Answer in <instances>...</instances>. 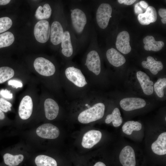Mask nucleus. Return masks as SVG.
I'll use <instances>...</instances> for the list:
<instances>
[{
    "label": "nucleus",
    "mask_w": 166,
    "mask_h": 166,
    "mask_svg": "<svg viewBox=\"0 0 166 166\" xmlns=\"http://www.w3.org/2000/svg\"><path fill=\"white\" fill-rule=\"evenodd\" d=\"M69 24L81 47L90 40L92 34L91 16L88 9L79 3H74L70 10Z\"/></svg>",
    "instance_id": "f257e3e1"
},
{
    "label": "nucleus",
    "mask_w": 166,
    "mask_h": 166,
    "mask_svg": "<svg viewBox=\"0 0 166 166\" xmlns=\"http://www.w3.org/2000/svg\"><path fill=\"white\" fill-rule=\"evenodd\" d=\"M61 52L66 58H70L74 52L81 48L80 45L69 24L64 32L60 44Z\"/></svg>",
    "instance_id": "f03ea898"
},
{
    "label": "nucleus",
    "mask_w": 166,
    "mask_h": 166,
    "mask_svg": "<svg viewBox=\"0 0 166 166\" xmlns=\"http://www.w3.org/2000/svg\"><path fill=\"white\" fill-rule=\"evenodd\" d=\"M85 57L84 65L88 70L96 75L101 71V61L98 52L94 49V40L92 36Z\"/></svg>",
    "instance_id": "7ed1b4c3"
},
{
    "label": "nucleus",
    "mask_w": 166,
    "mask_h": 166,
    "mask_svg": "<svg viewBox=\"0 0 166 166\" xmlns=\"http://www.w3.org/2000/svg\"><path fill=\"white\" fill-rule=\"evenodd\" d=\"M105 105L102 103H98L85 109L79 114L78 121L82 124H87L101 119L104 116Z\"/></svg>",
    "instance_id": "20e7f679"
},
{
    "label": "nucleus",
    "mask_w": 166,
    "mask_h": 166,
    "mask_svg": "<svg viewBox=\"0 0 166 166\" xmlns=\"http://www.w3.org/2000/svg\"><path fill=\"white\" fill-rule=\"evenodd\" d=\"M112 8L108 3H102L98 6L96 13V20L98 26L104 29L108 26L112 17Z\"/></svg>",
    "instance_id": "39448f33"
},
{
    "label": "nucleus",
    "mask_w": 166,
    "mask_h": 166,
    "mask_svg": "<svg viewBox=\"0 0 166 166\" xmlns=\"http://www.w3.org/2000/svg\"><path fill=\"white\" fill-rule=\"evenodd\" d=\"M68 25L67 19L61 22L58 20L53 21L50 26V38L54 45H58L62 41L64 32Z\"/></svg>",
    "instance_id": "423d86ee"
},
{
    "label": "nucleus",
    "mask_w": 166,
    "mask_h": 166,
    "mask_svg": "<svg viewBox=\"0 0 166 166\" xmlns=\"http://www.w3.org/2000/svg\"><path fill=\"white\" fill-rule=\"evenodd\" d=\"M34 66L36 71L43 76H51L55 72L54 65L50 61L44 57L36 58L34 62Z\"/></svg>",
    "instance_id": "0eeeda50"
},
{
    "label": "nucleus",
    "mask_w": 166,
    "mask_h": 166,
    "mask_svg": "<svg viewBox=\"0 0 166 166\" xmlns=\"http://www.w3.org/2000/svg\"><path fill=\"white\" fill-rule=\"evenodd\" d=\"M50 26L48 21L41 20L35 25L34 34L36 40L41 43H45L50 38Z\"/></svg>",
    "instance_id": "6e6552de"
},
{
    "label": "nucleus",
    "mask_w": 166,
    "mask_h": 166,
    "mask_svg": "<svg viewBox=\"0 0 166 166\" xmlns=\"http://www.w3.org/2000/svg\"><path fill=\"white\" fill-rule=\"evenodd\" d=\"M65 74L67 79L77 87H82L87 84L81 70L73 66L67 67Z\"/></svg>",
    "instance_id": "1a4fd4ad"
},
{
    "label": "nucleus",
    "mask_w": 166,
    "mask_h": 166,
    "mask_svg": "<svg viewBox=\"0 0 166 166\" xmlns=\"http://www.w3.org/2000/svg\"><path fill=\"white\" fill-rule=\"evenodd\" d=\"M37 135L42 138L53 139L58 137L60 134L58 128L50 123L43 124L36 129Z\"/></svg>",
    "instance_id": "9d476101"
},
{
    "label": "nucleus",
    "mask_w": 166,
    "mask_h": 166,
    "mask_svg": "<svg viewBox=\"0 0 166 166\" xmlns=\"http://www.w3.org/2000/svg\"><path fill=\"white\" fill-rule=\"evenodd\" d=\"M33 103L31 97L26 95L22 99L18 108V114L22 120H26L31 116L33 112Z\"/></svg>",
    "instance_id": "9b49d317"
},
{
    "label": "nucleus",
    "mask_w": 166,
    "mask_h": 166,
    "mask_svg": "<svg viewBox=\"0 0 166 166\" xmlns=\"http://www.w3.org/2000/svg\"><path fill=\"white\" fill-rule=\"evenodd\" d=\"M145 101L136 97H128L121 100L120 102L121 108L126 111H130L144 107L146 105Z\"/></svg>",
    "instance_id": "f8f14e48"
},
{
    "label": "nucleus",
    "mask_w": 166,
    "mask_h": 166,
    "mask_svg": "<svg viewBox=\"0 0 166 166\" xmlns=\"http://www.w3.org/2000/svg\"><path fill=\"white\" fill-rule=\"evenodd\" d=\"M102 133L100 131L90 130L85 133L83 136L81 145L85 148H90L100 141Z\"/></svg>",
    "instance_id": "ddd939ff"
},
{
    "label": "nucleus",
    "mask_w": 166,
    "mask_h": 166,
    "mask_svg": "<svg viewBox=\"0 0 166 166\" xmlns=\"http://www.w3.org/2000/svg\"><path fill=\"white\" fill-rule=\"evenodd\" d=\"M120 163L123 166H135L136 161L134 151L130 146L127 145L121 150L119 155Z\"/></svg>",
    "instance_id": "4468645a"
},
{
    "label": "nucleus",
    "mask_w": 166,
    "mask_h": 166,
    "mask_svg": "<svg viewBox=\"0 0 166 166\" xmlns=\"http://www.w3.org/2000/svg\"><path fill=\"white\" fill-rule=\"evenodd\" d=\"M130 36L128 32L125 31L120 32L117 36L116 42L117 49L124 54L129 53L131 50L130 45Z\"/></svg>",
    "instance_id": "2eb2a0df"
},
{
    "label": "nucleus",
    "mask_w": 166,
    "mask_h": 166,
    "mask_svg": "<svg viewBox=\"0 0 166 166\" xmlns=\"http://www.w3.org/2000/svg\"><path fill=\"white\" fill-rule=\"evenodd\" d=\"M45 114L46 118L49 120L54 119L57 117L59 107L57 103L53 99H46L44 103Z\"/></svg>",
    "instance_id": "dca6fc26"
},
{
    "label": "nucleus",
    "mask_w": 166,
    "mask_h": 166,
    "mask_svg": "<svg viewBox=\"0 0 166 166\" xmlns=\"http://www.w3.org/2000/svg\"><path fill=\"white\" fill-rule=\"evenodd\" d=\"M136 76L144 93L148 95L152 94L153 92V83L148 76L140 71L137 72Z\"/></svg>",
    "instance_id": "f3484780"
},
{
    "label": "nucleus",
    "mask_w": 166,
    "mask_h": 166,
    "mask_svg": "<svg viewBox=\"0 0 166 166\" xmlns=\"http://www.w3.org/2000/svg\"><path fill=\"white\" fill-rule=\"evenodd\" d=\"M157 18L156 9L153 6H149L145 12L138 15L137 19L141 25H146L155 22Z\"/></svg>",
    "instance_id": "a211bd4d"
},
{
    "label": "nucleus",
    "mask_w": 166,
    "mask_h": 166,
    "mask_svg": "<svg viewBox=\"0 0 166 166\" xmlns=\"http://www.w3.org/2000/svg\"><path fill=\"white\" fill-rule=\"evenodd\" d=\"M106 56L109 63L115 67L121 66L126 61L124 56L113 48H111L107 51Z\"/></svg>",
    "instance_id": "6ab92c4d"
},
{
    "label": "nucleus",
    "mask_w": 166,
    "mask_h": 166,
    "mask_svg": "<svg viewBox=\"0 0 166 166\" xmlns=\"http://www.w3.org/2000/svg\"><path fill=\"white\" fill-rule=\"evenodd\" d=\"M151 149L155 154L164 155L166 154V132L161 133L151 145Z\"/></svg>",
    "instance_id": "aec40b11"
},
{
    "label": "nucleus",
    "mask_w": 166,
    "mask_h": 166,
    "mask_svg": "<svg viewBox=\"0 0 166 166\" xmlns=\"http://www.w3.org/2000/svg\"><path fill=\"white\" fill-rule=\"evenodd\" d=\"M141 64L144 68L148 69L154 75L157 74L163 68L161 61H156L152 57L150 56L147 57L146 61H143Z\"/></svg>",
    "instance_id": "412c9836"
},
{
    "label": "nucleus",
    "mask_w": 166,
    "mask_h": 166,
    "mask_svg": "<svg viewBox=\"0 0 166 166\" xmlns=\"http://www.w3.org/2000/svg\"><path fill=\"white\" fill-rule=\"evenodd\" d=\"M143 42L144 44V48L147 51H158L164 45V43L163 41H156L152 36H147L145 37L143 39Z\"/></svg>",
    "instance_id": "4be33fe9"
},
{
    "label": "nucleus",
    "mask_w": 166,
    "mask_h": 166,
    "mask_svg": "<svg viewBox=\"0 0 166 166\" xmlns=\"http://www.w3.org/2000/svg\"><path fill=\"white\" fill-rule=\"evenodd\" d=\"M5 164L8 166H16L23 160L24 156L22 154L13 155L9 153H6L3 155Z\"/></svg>",
    "instance_id": "5701e85b"
},
{
    "label": "nucleus",
    "mask_w": 166,
    "mask_h": 166,
    "mask_svg": "<svg viewBox=\"0 0 166 166\" xmlns=\"http://www.w3.org/2000/svg\"><path fill=\"white\" fill-rule=\"evenodd\" d=\"M121 114L119 109L117 108H115L111 114L108 115L105 119L106 124H108L111 122L115 127L120 126L122 123L123 119L121 116Z\"/></svg>",
    "instance_id": "b1692460"
},
{
    "label": "nucleus",
    "mask_w": 166,
    "mask_h": 166,
    "mask_svg": "<svg viewBox=\"0 0 166 166\" xmlns=\"http://www.w3.org/2000/svg\"><path fill=\"white\" fill-rule=\"evenodd\" d=\"M52 14V9L48 3L44 4L43 6H39L37 9L35 16L38 19L44 20L49 18Z\"/></svg>",
    "instance_id": "393cba45"
},
{
    "label": "nucleus",
    "mask_w": 166,
    "mask_h": 166,
    "mask_svg": "<svg viewBox=\"0 0 166 166\" xmlns=\"http://www.w3.org/2000/svg\"><path fill=\"white\" fill-rule=\"evenodd\" d=\"M37 166H57L56 160L53 158L44 155L37 156L35 159Z\"/></svg>",
    "instance_id": "a878e982"
},
{
    "label": "nucleus",
    "mask_w": 166,
    "mask_h": 166,
    "mask_svg": "<svg viewBox=\"0 0 166 166\" xmlns=\"http://www.w3.org/2000/svg\"><path fill=\"white\" fill-rule=\"evenodd\" d=\"M142 127L141 124L138 121H128L126 122L122 127L123 132L128 135H131L133 131L140 130Z\"/></svg>",
    "instance_id": "bb28decb"
},
{
    "label": "nucleus",
    "mask_w": 166,
    "mask_h": 166,
    "mask_svg": "<svg viewBox=\"0 0 166 166\" xmlns=\"http://www.w3.org/2000/svg\"><path fill=\"white\" fill-rule=\"evenodd\" d=\"M14 40L13 34L7 31L0 34V48L11 45Z\"/></svg>",
    "instance_id": "cd10ccee"
},
{
    "label": "nucleus",
    "mask_w": 166,
    "mask_h": 166,
    "mask_svg": "<svg viewBox=\"0 0 166 166\" xmlns=\"http://www.w3.org/2000/svg\"><path fill=\"white\" fill-rule=\"evenodd\" d=\"M14 74V71L11 68L7 66L0 67V84L11 78Z\"/></svg>",
    "instance_id": "c85d7f7f"
},
{
    "label": "nucleus",
    "mask_w": 166,
    "mask_h": 166,
    "mask_svg": "<svg viewBox=\"0 0 166 166\" xmlns=\"http://www.w3.org/2000/svg\"><path fill=\"white\" fill-rule=\"evenodd\" d=\"M166 78L159 79L154 86V90L157 95L160 97H162L164 95L163 89L166 87Z\"/></svg>",
    "instance_id": "c756f323"
},
{
    "label": "nucleus",
    "mask_w": 166,
    "mask_h": 166,
    "mask_svg": "<svg viewBox=\"0 0 166 166\" xmlns=\"http://www.w3.org/2000/svg\"><path fill=\"white\" fill-rule=\"evenodd\" d=\"M12 25V20L7 17L0 18V33L9 29Z\"/></svg>",
    "instance_id": "7c9ffc66"
},
{
    "label": "nucleus",
    "mask_w": 166,
    "mask_h": 166,
    "mask_svg": "<svg viewBox=\"0 0 166 166\" xmlns=\"http://www.w3.org/2000/svg\"><path fill=\"white\" fill-rule=\"evenodd\" d=\"M12 104L9 102L2 98H0V110L6 113L11 110Z\"/></svg>",
    "instance_id": "2f4dec72"
},
{
    "label": "nucleus",
    "mask_w": 166,
    "mask_h": 166,
    "mask_svg": "<svg viewBox=\"0 0 166 166\" xmlns=\"http://www.w3.org/2000/svg\"><path fill=\"white\" fill-rule=\"evenodd\" d=\"M8 84L16 88H21L23 86V84L21 82L15 80H10L8 82Z\"/></svg>",
    "instance_id": "473e14b6"
},
{
    "label": "nucleus",
    "mask_w": 166,
    "mask_h": 166,
    "mask_svg": "<svg viewBox=\"0 0 166 166\" xmlns=\"http://www.w3.org/2000/svg\"><path fill=\"white\" fill-rule=\"evenodd\" d=\"M0 95L2 97L7 99H11L13 97V94L10 91L7 89H2L0 91Z\"/></svg>",
    "instance_id": "72a5a7b5"
},
{
    "label": "nucleus",
    "mask_w": 166,
    "mask_h": 166,
    "mask_svg": "<svg viewBox=\"0 0 166 166\" xmlns=\"http://www.w3.org/2000/svg\"><path fill=\"white\" fill-rule=\"evenodd\" d=\"M142 8L140 5L139 2L136 3L135 6L134 7L135 13L138 14H143V10Z\"/></svg>",
    "instance_id": "f704fd0d"
},
{
    "label": "nucleus",
    "mask_w": 166,
    "mask_h": 166,
    "mask_svg": "<svg viewBox=\"0 0 166 166\" xmlns=\"http://www.w3.org/2000/svg\"><path fill=\"white\" fill-rule=\"evenodd\" d=\"M136 0H118V2L120 4L124 3L125 5H130L134 3Z\"/></svg>",
    "instance_id": "c9c22d12"
},
{
    "label": "nucleus",
    "mask_w": 166,
    "mask_h": 166,
    "mask_svg": "<svg viewBox=\"0 0 166 166\" xmlns=\"http://www.w3.org/2000/svg\"><path fill=\"white\" fill-rule=\"evenodd\" d=\"M158 14L162 18H166V9H160L158 11Z\"/></svg>",
    "instance_id": "e433bc0d"
},
{
    "label": "nucleus",
    "mask_w": 166,
    "mask_h": 166,
    "mask_svg": "<svg viewBox=\"0 0 166 166\" xmlns=\"http://www.w3.org/2000/svg\"><path fill=\"white\" fill-rule=\"evenodd\" d=\"M139 3L140 6L144 9H146V10L148 7V3L144 1H141L139 2Z\"/></svg>",
    "instance_id": "4c0bfd02"
},
{
    "label": "nucleus",
    "mask_w": 166,
    "mask_h": 166,
    "mask_svg": "<svg viewBox=\"0 0 166 166\" xmlns=\"http://www.w3.org/2000/svg\"><path fill=\"white\" fill-rule=\"evenodd\" d=\"M10 0H0V5H5L9 3Z\"/></svg>",
    "instance_id": "58836bf2"
},
{
    "label": "nucleus",
    "mask_w": 166,
    "mask_h": 166,
    "mask_svg": "<svg viewBox=\"0 0 166 166\" xmlns=\"http://www.w3.org/2000/svg\"><path fill=\"white\" fill-rule=\"evenodd\" d=\"M5 118V114L3 111L0 110V120H3Z\"/></svg>",
    "instance_id": "ea45409f"
},
{
    "label": "nucleus",
    "mask_w": 166,
    "mask_h": 166,
    "mask_svg": "<svg viewBox=\"0 0 166 166\" xmlns=\"http://www.w3.org/2000/svg\"><path fill=\"white\" fill-rule=\"evenodd\" d=\"M93 166H106L105 164L101 162H97Z\"/></svg>",
    "instance_id": "a19ab883"
},
{
    "label": "nucleus",
    "mask_w": 166,
    "mask_h": 166,
    "mask_svg": "<svg viewBox=\"0 0 166 166\" xmlns=\"http://www.w3.org/2000/svg\"><path fill=\"white\" fill-rule=\"evenodd\" d=\"M161 21L163 23L165 24L166 23V18H162L161 19Z\"/></svg>",
    "instance_id": "79ce46f5"
},
{
    "label": "nucleus",
    "mask_w": 166,
    "mask_h": 166,
    "mask_svg": "<svg viewBox=\"0 0 166 166\" xmlns=\"http://www.w3.org/2000/svg\"><path fill=\"white\" fill-rule=\"evenodd\" d=\"M88 105H89L88 104H85V106L87 107Z\"/></svg>",
    "instance_id": "37998d69"
}]
</instances>
